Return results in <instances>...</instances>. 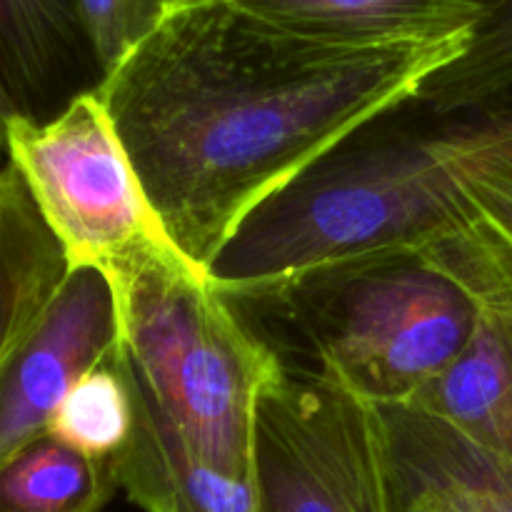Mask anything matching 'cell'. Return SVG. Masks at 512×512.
Returning a JSON list of instances; mask_svg holds the SVG:
<instances>
[{"label":"cell","instance_id":"obj_1","mask_svg":"<svg viewBox=\"0 0 512 512\" xmlns=\"http://www.w3.org/2000/svg\"><path fill=\"white\" fill-rule=\"evenodd\" d=\"M470 38L343 48L190 0L95 93L175 248L208 270L245 220L365 125L418 103Z\"/></svg>","mask_w":512,"mask_h":512},{"label":"cell","instance_id":"obj_2","mask_svg":"<svg viewBox=\"0 0 512 512\" xmlns=\"http://www.w3.org/2000/svg\"><path fill=\"white\" fill-rule=\"evenodd\" d=\"M110 280L130 383L198 453L255 478V420L260 395L285 368L278 355L178 248L138 255Z\"/></svg>","mask_w":512,"mask_h":512},{"label":"cell","instance_id":"obj_3","mask_svg":"<svg viewBox=\"0 0 512 512\" xmlns=\"http://www.w3.org/2000/svg\"><path fill=\"white\" fill-rule=\"evenodd\" d=\"M288 305L318 373L380 410L410 408L463 353L473 293L420 253L340 265L295 285Z\"/></svg>","mask_w":512,"mask_h":512},{"label":"cell","instance_id":"obj_4","mask_svg":"<svg viewBox=\"0 0 512 512\" xmlns=\"http://www.w3.org/2000/svg\"><path fill=\"white\" fill-rule=\"evenodd\" d=\"M5 158L68 268L113 275L138 255L175 248L95 88L73 95L45 120L15 115Z\"/></svg>","mask_w":512,"mask_h":512},{"label":"cell","instance_id":"obj_5","mask_svg":"<svg viewBox=\"0 0 512 512\" xmlns=\"http://www.w3.org/2000/svg\"><path fill=\"white\" fill-rule=\"evenodd\" d=\"M255 480L263 512H400L385 413L320 373L263 390Z\"/></svg>","mask_w":512,"mask_h":512},{"label":"cell","instance_id":"obj_6","mask_svg":"<svg viewBox=\"0 0 512 512\" xmlns=\"http://www.w3.org/2000/svg\"><path fill=\"white\" fill-rule=\"evenodd\" d=\"M420 255L473 293L478 318L463 353L410 410L440 420L475 448L512 455V248L478 213Z\"/></svg>","mask_w":512,"mask_h":512},{"label":"cell","instance_id":"obj_7","mask_svg":"<svg viewBox=\"0 0 512 512\" xmlns=\"http://www.w3.org/2000/svg\"><path fill=\"white\" fill-rule=\"evenodd\" d=\"M115 283L98 268H68L0 373V465L48 435L80 378L123 348Z\"/></svg>","mask_w":512,"mask_h":512},{"label":"cell","instance_id":"obj_8","mask_svg":"<svg viewBox=\"0 0 512 512\" xmlns=\"http://www.w3.org/2000/svg\"><path fill=\"white\" fill-rule=\"evenodd\" d=\"M383 413L400 512H512V455L475 448L418 410Z\"/></svg>","mask_w":512,"mask_h":512},{"label":"cell","instance_id":"obj_9","mask_svg":"<svg viewBox=\"0 0 512 512\" xmlns=\"http://www.w3.org/2000/svg\"><path fill=\"white\" fill-rule=\"evenodd\" d=\"M130 390L135 403L133 435L123 453L113 458L118 490L130 503L143 512H263L253 475L235 473L205 458L165 423L133 383Z\"/></svg>","mask_w":512,"mask_h":512},{"label":"cell","instance_id":"obj_10","mask_svg":"<svg viewBox=\"0 0 512 512\" xmlns=\"http://www.w3.org/2000/svg\"><path fill=\"white\" fill-rule=\"evenodd\" d=\"M270 28L343 48L473 38L478 0H228Z\"/></svg>","mask_w":512,"mask_h":512},{"label":"cell","instance_id":"obj_11","mask_svg":"<svg viewBox=\"0 0 512 512\" xmlns=\"http://www.w3.org/2000/svg\"><path fill=\"white\" fill-rule=\"evenodd\" d=\"M85 68L98 75L75 0H0V75L20 115L58 113Z\"/></svg>","mask_w":512,"mask_h":512},{"label":"cell","instance_id":"obj_12","mask_svg":"<svg viewBox=\"0 0 512 512\" xmlns=\"http://www.w3.org/2000/svg\"><path fill=\"white\" fill-rule=\"evenodd\" d=\"M68 273L20 175L0 165V373Z\"/></svg>","mask_w":512,"mask_h":512},{"label":"cell","instance_id":"obj_13","mask_svg":"<svg viewBox=\"0 0 512 512\" xmlns=\"http://www.w3.org/2000/svg\"><path fill=\"white\" fill-rule=\"evenodd\" d=\"M115 490L113 460L88 458L50 435L0 465V512H105Z\"/></svg>","mask_w":512,"mask_h":512},{"label":"cell","instance_id":"obj_14","mask_svg":"<svg viewBox=\"0 0 512 512\" xmlns=\"http://www.w3.org/2000/svg\"><path fill=\"white\" fill-rule=\"evenodd\" d=\"M483 20L455 63L435 73L418 103L463 115L512 98V0H478Z\"/></svg>","mask_w":512,"mask_h":512},{"label":"cell","instance_id":"obj_15","mask_svg":"<svg viewBox=\"0 0 512 512\" xmlns=\"http://www.w3.org/2000/svg\"><path fill=\"white\" fill-rule=\"evenodd\" d=\"M135 403L118 355L70 388L53 413L48 435L95 460H113L133 435Z\"/></svg>","mask_w":512,"mask_h":512},{"label":"cell","instance_id":"obj_16","mask_svg":"<svg viewBox=\"0 0 512 512\" xmlns=\"http://www.w3.org/2000/svg\"><path fill=\"white\" fill-rule=\"evenodd\" d=\"M185 3L190 0H75L100 80Z\"/></svg>","mask_w":512,"mask_h":512},{"label":"cell","instance_id":"obj_17","mask_svg":"<svg viewBox=\"0 0 512 512\" xmlns=\"http://www.w3.org/2000/svg\"><path fill=\"white\" fill-rule=\"evenodd\" d=\"M468 198L480 218L512 248V150L483 178L470 183Z\"/></svg>","mask_w":512,"mask_h":512},{"label":"cell","instance_id":"obj_18","mask_svg":"<svg viewBox=\"0 0 512 512\" xmlns=\"http://www.w3.org/2000/svg\"><path fill=\"white\" fill-rule=\"evenodd\" d=\"M18 115L13 98H10L8 88L3 83V75H0V158H5V145H8V125L10 120Z\"/></svg>","mask_w":512,"mask_h":512}]
</instances>
